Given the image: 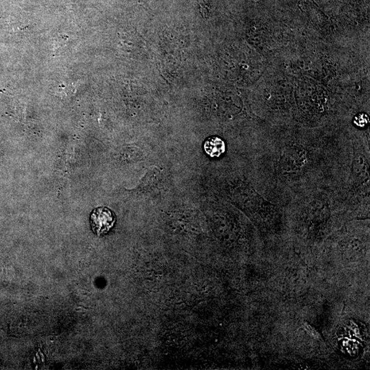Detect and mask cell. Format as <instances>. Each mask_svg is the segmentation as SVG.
I'll return each mask as SVG.
<instances>
[{
    "label": "cell",
    "mask_w": 370,
    "mask_h": 370,
    "mask_svg": "<svg viewBox=\"0 0 370 370\" xmlns=\"http://www.w3.org/2000/svg\"><path fill=\"white\" fill-rule=\"evenodd\" d=\"M254 182L266 199L282 207L317 187L341 188L351 161V139L332 135H277L254 147Z\"/></svg>",
    "instance_id": "cell-1"
},
{
    "label": "cell",
    "mask_w": 370,
    "mask_h": 370,
    "mask_svg": "<svg viewBox=\"0 0 370 370\" xmlns=\"http://www.w3.org/2000/svg\"><path fill=\"white\" fill-rule=\"evenodd\" d=\"M336 187H317L295 196L284 207L287 234L300 244L319 245L350 221Z\"/></svg>",
    "instance_id": "cell-2"
},
{
    "label": "cell",
    "mask_w": 370,
    "mask_h": 370,
    "mask_svg": "<svg viewBox=\"0 0 370 370\" xmlns=\"http://www.w3.org/2000/svg\"><path fill=\"white\" fill-rule=\"evenodd\" d=\"M350 139L349 171L346 181L338 191L350 220L369 219L370 140L363 135Z\"/></svg>",
    "instance_id": "cell-3"
},
{
    "label": "cell",
    "mask_w": 370,
    "mask_h": 370,
    "mask_svg": "<svg viewBox=\"0 0 370 370\" xmlns=\"http://www.w3.org/2000/svg\"><path fill=\"white\" fill-rule=\"evenodd\" d=\"M116 221L115 214L106 207H98L92 211L90 223L92 230L98 236L103 235L109 232Z\"/></svg>",
    "instance_id": "cell-4"
},
{
    "label": "cell",
    "mask_w": 370,
    "mask_h": 370,
    "mask_svg": "<svg viewBox=\"0 0 370 370\" xmlns=\"http://www.w3.org/2000/svg\"><path fill=\"white\" fill-rule=\"evenodd\" d=\"M207 155L212 158H219L226 152V143L219 137L212 136L206 140L204 145Z\"/></svg>",
    "instance_id": "cell-5"
},
{
    "label": "cell",
    "mask_w": 370,
    "mask_h": 370,
    "mask_svg": "<svg viewBox=\"0 0 370 370\" xmlns=\"http://www.w3.org/2000/svg\"><path fill=\"white\" fill-rule=\"evenodd\" d=\"M352 123L355 128L364 130L369 126V115L364 112H361L355 115L352 120Z\"/></svg>",
    "instance_id": "cell-6"
}]
</instances>
